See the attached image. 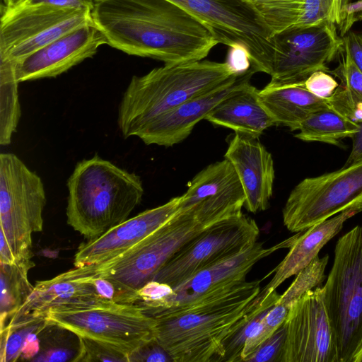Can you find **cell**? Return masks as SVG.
<instances>
[{
  "instance_id": "cell-1",
  "label": "cell",
  "mask_w": 362,
  "mask_h": 362,
  "mask_svg": "<svg viewBox=\"0 0 362 362\" xmlns=\"http://www.w3.org/2000/svg\"><path fill=\"white\" fill-rule=\"evenodd\" d=\"M91 13L107 45L164 64L203 60L219 43L205 25L168 0H95Z\"/></svg>"
},
{
  "instance_id": "cell-2",
  "label": "cell",
  "mask_w": 362,
  "mask_h": 362,
  "mask_svg": "<svg viewBox=\"0 0 362 362\" xmlns=\"http://www.w3.org/2000/svg\"><path fill=\"white\" fill-rule=\"evenodd\" d=\"M260 281H243L160 312L156 339L173 362H222L224 343L259 302Z\"/></svg>"
},
{
  "instance_id": "cell-3",
  "label": "cell",
  "mask_w": 362,
  "mask_h": 362,
  "mask_svg": "<svg viewBox=\"0 0 362 362\" xmlns=\"http://www.w3.org/2000/svg\"><path fill=\"white\" fill-rule=\"evenodd\" d=\"M238 76L226 62L209 60L164 64L133 76L119 105V129L125 139L136 136L156 117Z\"/></svg>"
},
{
  "instance_id": "cell-4",
  "label": "cell",
  "mask_w": 362,
  "mask_h": 362,
  "mask_svg": "<svg viewBox=\"0 0 362 362\" xmlns=\"http://www.w3.org/2000/svg\"><path fill=\"white\" fill-rule=\"evenodd\" d=\"M67 223L88 240L128 219L141 203V177L98 154L78 161L66 183Z\"/></svg>"
},
{
  "instance_id": "cell-5",
  "label": "cell",
  "mask_w": 362,
  "mask_h": 362,
  "mask_svg": "<svg viewBox=\"0 0 362 362\" xmlns=\"http://www.w3.org/2000/svg\"><path fill=\"white\" fill-rule=\"evenodd\" d=\"M46 194L40 177L16 154H0V262L33 256L32 235L43 228Z\"/></svg>"
},
{
  "instance_id": "cell-6",
  "label": "cell",
  "mask_w": 362,
  "mask_h": 362,
  "mask_svg": "<svg viewBox=\"0 0 362 362\" xmlns=\"http://www.w3.org/2000/svg\"><path fill=\"white\" fill-rule=\"evenodd\" d=\"M322 288L339 362H354L362 348V226L337 240Z\"/></svg>"
},
{
  "instance_id": "cell-7",
  "label": "cell",
  "mask_w": 362,
  "mask_h": 362,
  "mask_svg": "<svg viewBox=\"0 0 362 362\" xmlns=\"http://www.w3.org/2000/svg\"><path fill=\"white\" fill-rule=\"evenodd\" d=\"M46 317L77 336L110 344L129 357L156 339V319L134 304L103 299L78 301L50 308Z\"/></svg>"
},
{
  "instance_id": "cell-8",
  "label": "cell",
  "mask_w": 362,
  "mask_h": 362,
  "mask_svg": "<svg viewBox=\"0 0 362 362\" xmlns=\"http://www.w3.org/2000/svg\"><path fill=\"white\" fill-rule=\"evenodd\" d=\"M206 226L187 210L176 214L126 252L107 261L76 267L80 276L113 279L138 291L151 281L164 264Z\"/></svg>"
},
{
  "instance_id": "cell-9",
  "label": "cell",
  "mask_w": 362,
  "mask_h": 362,
  "mask_svg": "<svg viewBox=\"0 0 362 362\" xmlns=\"http://www.w3.org/2000/svg\"><path fill=\"white\" fill-rule=\"evenodd\" d=\"M205 25L219 43L243 47L251 69L269 74L274 52V33L246 0H168Z\"/></svg>"
},
{
  "instance_id": "cell-10",
  "label": "cell",
  "mask_w": 362,
  "mask_h": 362,
  "mask_svg": "<svg viewBox=\"0 0 362 362\" xmlns=\"http://www.w3.org/2000/svg\"><path fill=\"white\" fill-rule=\"evenodd\" d=\"M93 23L91 11L23 1L1 5L0 61L17 64L57 38Z\"/></svg>"
},
{
  "instance_id": "cell-11",
  "label": "cell",
  "mask_w": 362,
  "mask_h": 362,
  "mask_svg": "<svg viewBox=\"0 0 362 362\" xmlns=\"http://www.w3.org/2000/svg\"><path fill=\"white\" fill-rule=\"evenodd\" d=\"M362 203V158L319 176L306 177L291 191L282 210L291 232H303Z\"/></svg>"
},
{
  "instance_id": "cell-12",
  "label": "cell",
  "mask_w": 362,
  "mask_h": 362,
  "mask_svg": "<svg viewBox=\"0 0 362 362\" xmlns=\"http://www.w3.org/2000/svg\"><path fill=\"white\" fill-rule=\"evenodd\" d=\"M259 233L255 221L243 212L219 221L181 247L152 280L176 286L194 274L253 245Z\"/></svg>"
},
{
  "instance_id": "cell-13",
  "label": "cell",
  "mask_w": 362,
  "mask_h": 362,
  "mask_svg": "<svg viewBox=\"0 0 362 362\" xmlns=\"http://www.w3.org/2000/svg\"><path fill=\"white\" fill-rule=\"evenodd\" d=\"M269 84L305 82L317 71L329 72L327 66L341 51L343 38L329 22L309 27H291L274 33Z\"/></svg>"
},
{
  "instance_id": "cell-14",
  "label": "cell",
  "mask_w": 362,
  "mask_h": 362,
  "mask_svg": "<svg viewBox=\"0 0 362 362\" xmlns=\"http://www.w3.org/2000/svg\"><path fill=\"white\" fill-rule=\"evenodd\" d=\"M281 362H339L337 347L321 286L307 291L289 309Z\"/></svg>"
},
{
  "instance_id": "cell-15",
  "label": "cell",
  "mask_w": 362,
  "mask_h": 362,
  "mask_svg": "<svg viewBox=\"0 0 362 362\" xmlns=\"http://www.w3.org/2000/svg\"><path fill=\"white\" fill-rule=\"evenodd\" d=\"M245 194L236 172L226 158L198 173L180 196L179 209L192 212L206 226L242 212Z\"/></svg>"
},
{
  "instance_id": "cell-16",
  "label": "cell",
  "mask_w": 362,
  "mask_h": 362,
  "mask_svg": "<svg viewBox=\"0 0 362 362\" xmlns=\"http://www.w3.org/2000/svg\"><path fill=\"white\" fill-rule=\"evenodd\" d=\"M298 233L269 247L256 242L239 253L211 265L176 286L160 302L151 313L153 317L165 310L185 305L195 298L230 284L246 281V275L262 259L276 250L290 247Z\"/></svg>"
},
{
  "instance_id": "cell-17",
  "label": "cell",
  "mask_w": 362,
  "mask_h": 362,
  "mask_svg": "<svg viewBox=\"0 0 362 362\" xmlns=\"http://www.w3.org/2000/svg\"><path fill=\"white\" fill-rule=\"evenodd\" d=\"M107 45L94 23L73 30L33 52L16 64L19 82L57 77Z\"/></svg>"
},
{
  "instance_id": "cell-18",
  "label": "cell",
  "mask_w": 362,
  "mask_h": 362,
  "mask_svg": "<svg viewBox=\"0 0 362 362\" xmlns=\"http://www.w3.org/2000/svg\"><path fill=\"white\" fill-rule=\"evenodd\" d=\"M180 196L147 209L82 243L74 256V267L99 264L130 250L160 228L177 211Z\"/></svg>"
},
{
  "instance_id": "cell-19",
  "label": "cell",
  "mask_w": 362,
  "mask_h": 362,
  "mask_svg": "<svg viewBox=\"0 0 362 362\" xmlns=\"http://www.w3.org/2000/svg\"><path fill=\"white\" fill-rule=\"evenodd\" d=\"M224 158L234 168L245 194L244 207L257 213L269 207L275 178L272 154L258 138L234 133Z\"/></svg>"
},
{
  "instance_id": "cell-20",
  "label": "cell",
  "mask_w": 362,
  "mask_h": 362,
  "mask_svg": "<svg viewBox=\"0 0 362 362\" xmlns=\"http://www.w3.org/2000/svg\"><path fill=\"white\" fill-rule=\"evenodd\" d=\"M255 73L250 69L230 82L187 100L150 122L136 136L146 145L169 147L182 142L218 103L250 81Z\"/></svg>"
},
{
  "instance_id": "cell-21",
  "label": "cell",
  "mask_w": 362,
  "mask_h": 362,
  "mask_svg": "<svg viewBox=\"0 0 362 362\" xmlns=\"http://www.w3.org/2000/svg\"><path fill=\"white\" fill-rule=\"evenodd\" d=\"M361 211L360 206L350 207L312 226L303 233L299 232L284 259L266 276L265 278L274 274L270 281L261 290V298L267 296L287 279L296 275L308 265L318 256L322 247L340 232L344 223Z\"/></svg>"
},
{
  "instance_id": "cell-22",
  "label": "cell",
  "mask_w": 362,
  "mask_h": 362,
  "mask_svg": "<svg viewBox=\"0 0 362 362\" xmlns=\"http://www.w3.org/2000/svg\"><path fill=\"white\" fill-rule=\"evenodd\" d=\"M259 90L250 81L245 82L218 103L204 119L235 133L259 138L275 125L259 100Z\"/></svg>"
},
{
  "instance_id": "cell-23",
  "label": "cell",
  "mask_w": 362,
  "mask_h": 362,
  "mask_svg": "<svg viewBox=\"0 0 362 362\" xmlns=\"http://www.w3.org/2000/svg\"><path fill=\"white\" fill-rule=\"evenodd\" d=\"M304 83H268L259 90V100L275 126H284L291 131L298 130L309 115L329 107L327 99L314 95Z\"/></svg>"
},
{
  "instance_id": "cell-24",
  "label": "cell",
  "mask_w": 362,
  "mask_h": 362,
  "mask_svg": "<svg viewBox=\"0 0 362 362\" xmlns=\"http://www.w3.org/2000/svg\"><path fill=\"white\" fill-rule=\"evenodd\" d=\"M95 299L100 298L90 282L69 270L51 279L38 281L27 300L8 323L28 314L46 316L47 311L54 306Z\"/></svg>"
},
{
  "instance_id": "cell-25",
  "label": "cell",
  "mask_w": 362,
  "mask_h": 362,
  "mask_svg": "<svg viewBox=\"0 0 362 362\" xmlns=\"http://www.w3.org/2000/svg\"><path fill=\"white\" fill-rule=\"evenodd\" d=\"M33 257H24L12 263L0 262L1 329L6 325L33 292L34 286L28 280V272L35 266Z\"/></svg>"
},
{
  "instance_id": "cell-26",
  "label": "cell",
  "mask_w": 362,
  "mask_h": 362,
  "mask_svg": "<svg viewBox=\"0 0 362 362\" xmlns=\"http://www.w3.org/2000/svg\"><path fill=\"white\" fill-rule=\"evenodd\" d=\"M361 125L330 107L309 115L300 124L295 137L303 141L323 142L341 146L342 140L353 138Z\"/></svg>"
},
{
  "instance_id": "cell-27",
  "label": "cell",
  "mask_w": 362,
  "mask_h": 362,
  "mask_svg": "<svg viewBox=\"0 0 362 362\" xmlns=\"http://www.w3.org/2000/svg\"><path fill=\"white\" fill-rule=\"evenodd\" d=\"M16 64L0 61V144H11L21 117Z\"/></svg>"
},
{
  "instance_id": "cell-28",
  "label": "cell",
  "mask_w": 362,
  "mask_h": 362,
  "mask_svg": "<svg viewBox=\"0 0 362 362\" xmlns=\"http://www.w3.org/2000/svg\"><path fill=\"white\" fill-rule=\"evenodd\" d=\"M49 323L46 316L35 314H28L8 322L1 329V362L19 360L28 338Z\"/></svg>"
},
{
  "instance_id": "cell-29",
  "label": "cell",
  "mask_w": 362,
  "mask_h": 362,
  "mask_svg": "<svg viewBox=\"0 0 362 362\" xmlns=\"http://www.w3.org/2000/svg\"><path fill=\"white\" fill-rule=\"evenodd\" d=\"M280 297L276 291L261 298L252 310L247 320L238 328L224 343L222 362L242 361V352L246 341L255 332L268 311L275 305Z\"/></svg>"
},
{
  "instance_id": "cell-30",
  "label": "cell",
  "mask_w": 362,
  "mask_h": 362,
  "mask_svg": "<svg viewBox=\"0 0 362 362\" xmlns=\"http://www.w3.org/2000/svg\"><path fill=\"white\" fill-rule=\"evenodd\" d=\"M329 255L317 256L308 265L300 271L291 286L282 294L276 304L290 308L307 291L319 286L325 279V271Z\"/></svg>"
},
{
  "instance_id": "cell-31",
  "label": "cell",
  "mask_w": 362,
  "mask_h": 362,
  "mask_svg": "<svg viewBox=\"0 0 362 362\" xmlns=\"http://www.w3.org/2000/svg\"><path fill=\"white\" fill-rule=\"evenodd\" d=\"M289 308L280 304H275L265 315L259 326L246 341L242 352V361H245L256 349L284 322Z\"/></svg>"
},
{
  "instance_id": "cell-32",
  "label": "cell",
  "mask_w": 362,
  "mask_h": 362,
  "mask_svg": "<svg viewBox=\"0 0 362 362\" xmlns=\"http://www.w3.org/2000/svg\"><path fill=\"white\" fill-rule=\"evenodd\" d=\"M71 270L75 276L88 280L100 299L134 305L138 299V291L131 289L113 279L98 276H80L73 269Z\"/></svg>"
},
{
  "instance_id": "cell-33",
  "label": "cell",
  "mask_w": 362,
  "mask_h": 362,
  "mask_svg": "<svg viewBox=\"0 0 362 362\" xmlns=\"http://www.w3.org/2000/svg\"><path fill=\"white\" fill-rule=\"evenodd\" d=\"M78 338V352L74 361L129 362L127 354L110 344L84 337Z\"/></svg>"
},
{
  "instance_id": "cell-34",
  "label": "cell",
  "mask_w": 362,
  "mask_h": 362,
  "mask_svg": "<svg viewBox=\"0 0 362 362\" xmlns=\"http://www.w3.org/2000/svg\"><path fill=\"white\" fill-rule=\"evenodd\" d=\"M329 106L351 121L362 124V95L340 84L327 98Z\"/></svg>"
},
{
  "instance_id": "cell-35",
  "label": "cell",
  "mask_w": 362,
  "mask_h": 362,
  "mask_svg": "<svg viewBox=\"0 0 362 362\" xmlns=\"http://www.w3.org/2000/svg\"><path fill=\"white\" fill-rule=\"evenodd\" d=\"M286 329L284 322L264 341L245 362H281L286 340Z\"/></svg>"
},
{
  "instance_id": "cell-36",
  "label": "cell",
  "mask_w": 362,
  "mask_h": 362,
  "mask_svg": "<svg viewBox=\"0 0 362 362\" xmlns=\"http://www.w3.org/2000/svg\"><path fill=\"white\" fill-rule=\"evenodd\" d=\"M341 53V63L329 74L337 77L341 84L362 95V71L351 59L344 43Z\"/></svg>"
},
{
  "instance_id": "cell-37",
  "label": "cell",
  "mask_w": 362,
  "mask_h": 362,
  "mask_svg": "<svg viewBox=\"0 0 362 362\" xmlns=\"http://www.w3.org/2000/svg\"><path fill=\"white\" fill-rule=\"evenodd\" d=\"M332 0H303L302 16L296 27H309L329 21Z\"/></svg>"
},
{
  "instance_id": "cell-38",
  "label": "cell",
  "mask_w": 362,
  "mask_h": 362,
  "mask_svg": "<svg viewBox=\"0 0 362 362\" xmlns=\"http://www.w3.org/2000/svg\"><path fill=\"white\" fill-rule=\"evenodd\" d=\"M304 85L314 95L327 99L334 93L339 83L328 72L317 71L307 78Z\"/></svg>"
},
{
  "instance_id": "cell-39",
  "label": "cell",
  "mask_w": 362,
  "mask_h": 362,
  "mask_svg": "<svg viewBox=\"0 0 362 362\" xmlns=\"http://www.w3.org/2000/svg\"><path fill=\"white\" fill-rule=\"evenodd\" d=\"M173 362L164 348L153 339L135 350L129 357V362Z\"/></svg>"
},
{
  "instance_id": "cell-40",
  "label": "cell",
  "mask_w": 362,
  "mask_h": 362,
  "mask_svg": "<svg viewBox=\"0 0 362 362\" xmlns=\"http://www.w3.org/2000/svg\"><path fill=\"white\" fill-rule=\"evenodd\" d=\"M226 62L237 74L245 73L251 69L247 51L243 47H230Z\"/></svg>"
},
{
  "instance_id": "cell-41",
  "label": "cell",
  "mask_w": 362,
  "mask_h": 362,
  "mask_svg": "<svg viewBox=\"0 0 362 362\" xmlns=\"http://www.w3.org/2000/svg\"><path fill=\"white\" fill-rule=\"evenodd\" d=\"M344 45L362 71V33L351 32L343 37Z\"/></svg>"
},
{
  "instance_id": "cell-42",
  "label": "cell",
  "mask_w": 362,
  "mask_h": 362,
  "mask_svg": "<svg viewBox=\"0 0 362 362\" xmlns=\"http://www.w3.org/2000/svg\"><path fill=\"white\" fill-rule=\"evenodd\" d=\"M359 19H362V0L350 2L347 5L344 20L339 27L340 35L345 36L353 25Z\"/></svg>"
},
{
  "instance_id": "cell-43",
  "label": "cell",
  "mask_w": 362,
  "mask_h": 362,
  "mask_svg": "<svg viewBox=\"0 0 362 362\" xmlns=\"http://www.w3.org/2000/svg\"><path fill=\"white\" fill-rule=\"evenodd\" d=\"M32 4H47L68 8H86L92 11L95 0H25Z\"/></svg>"
},
{
  "instance_id": "cell-44",
  "label": "cell",
  "mask_w": 362,
  "mask_h": 362,
  "mask_svg": "<svg viewBox=\"0 0 362 362\" xmlns=\"http://www.w3.org/2000/svg\"><path fill=\"white\" fill-rule=\"evenodd\" d=\"M350 0H332L329 21L339 28L343 23L345 11Z\"/></svg>"
},
{
  "instance_id": "cell-45",
  "label": "cell",
  "mask_w": 362,
  "mask_h": 362,
  "mask_svg": "<svg viewBox=\"0 0 362 362\" xmlns=\"http://www.w3.org/2000/svg\"><path fill=\"white\" fill-rule=\"evenodd\" d=\"M360 125L359 132L352 138V150L344 165H350L362 158V124Z\"/></svg>"
},
{
  "instance_id": "cell-46",
  "label": "cell",
  "mask_w": 362,
  "mask_h": 362,
  "mask_svg": "<svg viewBox=\"0 0 362 362\" xmlns=\"http://www.w3.org/2000/svg\"><path fill=\"white\" fill-rule=\"evenodd\" d=\"M250 2L256 9L265 7H271L281 4L296 0H246Z\"/></svg>"
},
{
  "instance_id": "cell-47",
  "label": "cell",
  "mask_w": 362,
  "mask_h": 362,
  "mask_svg": "<svg viewBox=\"0 0 362 362\" xmlns=\"http://www.w3.org/2000/svg\"><path fill=\"white\" fill-rule=\"evenodd\" d=\"M23 1L25 0H2L3 4H1L6 7H12L21 4Z\"/></svg>"
},
{
  "instance_id": "cell-48",
  "label": "cell",
  "mask_w": 362,
  "mask_h": 362,
  "mask_svg": "<svg viewBox=\"0 0 362 362\" xmlns=\"http://www.w3.org/2000/svg\"><path fill=\"white\" fill-rule=\"evenodd\" d=\"M354 362H362V348L358 354L356 356Z\"/></svg>"
},
{
  "instance_id": "cell-49",
  "label": "cell",
  "mask_w": 362,
  "mask_h": 362,
  "mask_svg": "<svg viewBox=\"0 0 362 362\" xmlns=\"http://www.w3.org/2000/svg\"><path fill=\"white\" fill-rule=\"evenodd\" d=\"M360 207H361V209L362 210V203L361 204Z\"/></svg>"
}]
</instances>
